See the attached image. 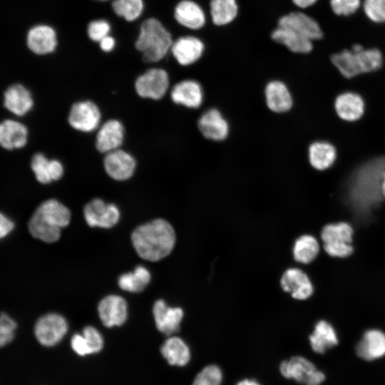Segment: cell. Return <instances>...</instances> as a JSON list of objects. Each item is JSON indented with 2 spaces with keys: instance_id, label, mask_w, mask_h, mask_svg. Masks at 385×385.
I'll use <instances>...</instances> for the list:
<instances>
[{
  "instance_id": "obj_34",
  "label": "cell",
  "mask_w": 385,
  "mask_h": 385,
  "mask_svg": "<svg viewBox=\"0 0 385 385\" xmlns=\"http://www.w3.org/2000/svg\"><path fill=\"white\" fill-rule=\"evenodd\" d=\"M331 59L333 64L346 78H352L361 73L356 54L351 49L335 53Z\"/></svg>"
},
{
  "instance_id": "obj_43",
  "label": "cell",
  "mask_w": 385,
  "mask_h": 385,
  "mask_svg": "<svg viewBox=\"0 0 385 385\" xmlns=\"http://www.w3.org/2000/svg\"><path fill=\"white\" fill-rule=\"evenodd\" d=\"M323 247L326 253L332 257L345 258L354 252L352 244L347 242L323 244Z\"/></svg>"
},
{
  "instance_id": "obj_33",
  "label": "cell",
  "mask_w": 385,
  "mask_h": 385,
  "mask_svg": "<svg viewBox=\"0 0 385 385\" xmlns=\"http://www.w3.org/2000/svg\"><path fill=\"white\" fill-rule=\"evenodd\" d=\"M210 5L212 21L217 26L232 22L237 14L236 0H211Z\"/></svg>"
},
{
  "instance_id": "obj_27",
  "label": "cell",
  "mask_w": 385,
  "mask_h": 385,
  "mask_svg": "<svg viewBox=\"0 0 385 385\" xmlns=\"http://www.w3.org/2000/svg\"><path fill=\"white\" fill-rule=\"evenodd\" d=\"M271 37L294 53H307L313 47L312 41L287 28L277 26L272 31Z\"/></svg>"
},
{
  "instance_id": "obj_12",
  "label": "cell",
  "mask_w": 385,
  "mask_h": 385,
  "mask_svg": "<svg viewBox=\"0 0 385 385\" xmlns=\"http://www.w3.org/2000/svg\"><path fill=\"white\" fill-rule=\"evenodd\" d=\"M153 314L158 330L168 336L180 329V324L184 315L183 310L180 307H168L163 299H158L155 302Z\"/></svg>"
},
{
  "instance_id": "obj_46",
  "label": "cell",
  "mask_w": 385,
  "mask_h": 385,
  "mask_svg": "<svg viewBox=\"0 0 385 385\" xmlns=\"http://www.w3.org/2000/svg\"><path fill=\"white\" fill-rule=\"evenodd\" d=\"M101 48L106 52L111 51L115 45V39L111 36H107L99 41Z\"/></svg>"
},
{
  "instance_id": "obj_7",
  "label": "cell",
  "mask_w": 385,
  "mask_h": 385,
  "mask_svg": "<svg viewBox=\"0 0 385 385\" xmlns=\"http://www.w3.org/2000/svg\"><path fill=\"white\" fill-rule=\"evenodd\" d=\"M83 215L90 227L111 228L118 223L120 211L115 205L95 198L85 205Z\"/></svg>"
},
{
  "instance_id": "obj_15",
  "label": "cell",
  "mask_w": 385,
  "mask_h": 385,
  "mask_svg": "<svg viewBox=\"0 0 385 385\" xmlns=\"http://www.w3.org/2000/svg\"><path fill=\"white\" fill-rule=\"evenodd\" d=\"M359 357L373 361L385 356V333L378 329L366 330L356 346Z\"/></svg>"
},
{
  "instance_id": "obj_18",
  "label": "cell",
  "mask_w": 385,
  "mask_h": 385,
  "mask_svg": "<svg viewBox=\"0 0 385 385\" xmlns=\"http://www.w3.org/2000/svg\"><path fill=\"white\" fill-rule=\"evenodd\" d=\"M170 97L177 104L197 108L203 101V91L201 85L196 81L184 80L174 86Z\"/></svg>"
},
{
  "instance_id": "obj_11",
  "label": "cell",
  "mask_w": 385,
  "mask_h": 385,
  "mask_svg": "<svg viewBox=\"0 0 385 385\" xmlns=\"http://www.w3.org/2000/svg\"><path fill=\"white\" fill-rule=\"evenodd\" d=\"M278 26L291 29L311 41L322 37L319 24L311 16L299 11L282 16L278 21Z\"/></svg>"
},
{
  "instance_id": "obj_6",
  "label": "cell",
  "mask_w": 385,
  "mask_h": 385,
  "mask_svg": "<svg viewBox=\"0 0 385 385\" xmlns=\"http://www.w3.org/2000/svg\"><path fill=\"white\" fill-rule=\"evenodd\" d=\"M169 76L162 68H151L139 76L135 83V88L142 98L159 100L169 87Z\"/></svg>"
},
{
  "instance_id": "obj_4",
  "label": "cell",
  "mask_w": 385,
  "mask_h": 385,
  "mask_svg": "<svg viewBox=\"0 0 385 385\" xmlns=\"http://www.w3.org/2000/svg\"><path fill=\"white\" fill-rule=\"evenodd\" d=\"M279 371L285 378L305 385H320L325 379L324 374L317 370L312 362L299 356L282 362Z\"/></svg>"
},
{
  "instance_id": "obj_49",
  "label": "cell",
  "mask_w": 385,
  "mask_h": 385,
  "mask_svg": "<svg viewBox=\"0 0 385 385\" xmlns=\"http://www.w3.org/2000/svg\"><path fill=\"white\" fill-rule=\"evenodd\" d=\"M381 194L385 197V173L382 174V183L381 185Z\"/></svg>"
},
{
  "instance_id": "obj_16",
  "label": "cell",
  "mask_w": 385,
  "mask_h": 385,
  "mask_svg": "<svg viewBox=\"0 0 385 385\" xmlns=\"http://www.w3.org/2000/svg\"><path fill=\"white\" fill-rule=\"evenodd\" d=\"M124 138V128L118 120L106 121L100 128L96 135V147L103 153L120 148Z\"/></svg>"
},
{
  "instance_id": "obj_17",
  "label": "cell",
  "mask_w": 385,
  "mask_h": 385,
  "mask_svg": "<svg viewBox=\"0 0 385 385\" xmlns=\"http://www.w3.org/2000/svg\"><path fill=\"white\" fill-rule=\"evenodd\" d=\"M170 51L179 64L189 66L202 56L204 44L197 37L183 36L173 41Z\"/></svg>"
},
{
  "instance_id": "obj_3",
  "label": "cell",
  "mask_w": 385,
  "mask_h": 385,
  "mask_svg": "<svg viewBox=\"0 0 385 385\" xmlns=\"http://www.w3.org/2000/svg\"><path fill=\"white\" fill-rule=\"evenodd\" d=\"M170 33L155 18L144 21L140 26L135 48L142 53L145 62L153 63L163 59L173 44Z\"/></svg>"
},
{
  "instance_id": "obj_5",
  "label": "cell",
  "mask_w": 385,
  "mask_h": 385,
  "mask_svg": "<svg viewBox=\"0 0 385 385\" xmlns=\"http://www.w3.org/2000/svg\"><path fill=\"white\" fill-rule=\"evenodd\" d=\"M68 331L66 319L56 313L41 317L34 326V334L43 346L50 347L59 343Z\"/></svg>"
},
{
  "instance_id": "obj_21",
  "label": "cell",
  "mask_w": 385,
  "mask_h": 385,
  "mask_svg": "<svg viewBox=\"0 0 385 385\" xmlns=\"http://www.w3.org/2000/svg\"><path fill=\"white\" fill-rule=\"evenodd\" d=\"M174 16L178 24L190 29H199L205 24L204 11L191 0L180 1L175 8Z\"/></svg>"
},
{
  "instance_id": "obj_1",
  "label": "cell",
  "mask_w": 385,
  "mask_h": 385,
  "mask_svg": "<svg viewBox=\"0 0 385 385\" xmlns=\"http://www.w3.org/2000/svg\"><path fill=\"white\" fill-rule=\"evenodd\" d=\"M131 241L141 258L155 262L172 252L175 234L170 222L159 218L136 227L131 235Z\"/></svg>"
},
{
  "instance_id": "obj_40",
  "label": "cell",
  "mask_w": 385,
  "mask_h": 385,
  "mask_svg": "<svg viewBox=\"0 0 385 385\" xmlns=\"http://www.w3.org/2000/svg\"><path fill=\"white\" fill-rule=\"evenodd\" d=\"M111 31L110 24L103 19L92 21L87 29L88 37L93 41L99 42L109 35Z\"/></svg>"
},
{
  "instance_id": "obj_2",
  "label": "cell",
  "mask_w": 385,
  "mask_h": 385,
  "mask_svg": "<svg viewBox=\"0 0 385 385\" xmlns=\"http://www.w3.org/2000/svg\"><path fill=\"white\" fill-rule=\"evenodd\" d=\"M71 214L70 210L55 199L43 202L35 210L29 222L31 235L45 242L58 240L61 229L68 225Z\"/></svg>"
},
{
  "instance_id": "obj_29",
  "label": "cell",
  "mask_w": 385,
  "mask_h": 385,
  "mask_svg": "<svg viewBox=\"0 0 385 385\" xmlns=\"http://www.w3.org/2000/svg\"><path fill=\"white\" fill-rule=\"evenodd\" d=\"M308 155L311 165L317 170H323L334 163L336 150L330 143L317 141L310 145Z\"/></svg>"
},
{
  "instance_id": "obj_22",
  "label": "cell",
  "mask_w": 385,
  "mask_h": 385,
  "mask_svg": "<svg viewBox=\"0 0 385 385\" xmlns=\"http://www.w3.org/2000/svg\"><path fill=\"white\" fill-rule=\"evenodd\" d=\"M266 103L274 113H284L292 106V95L287 86L280 81H272L265 88Z\"/></svg>"
},
{
  "instance_id": "obj_42",
  "label": "cell",
  "mask_w": 385,
  "mask_h": 385,
  "mask_svg": "<svg viewBox=\"0 0 385 385\" xmlns=\"http://www.w3.org/2000/svg\"><path fill=\"white\" fill-rule=\"evenodd\" d=\"M332 11L337 15L348 16L359 8L361 0H330Z\"/></svg>"
},
{
  "instance_id": "obj_45",
  "label": "cell",
  "mask_w": 385,
  "mask_h": 385,
  "mask_svg": "<svg viewBox=\"0 0 385 385\" xmlns=\"http://www.w3.org/2000/svg\"><path fill=\"white\" fill-rule=\"evenodd\" d=\"M14 228V222L0 212V240L6 237Z\"/></svg>"
},
{
  "instance_id": "obj_28",
  "label": "cell",
  "mask_w": 385,
  "mask_h": 385,
  "mask_svg": "<svg viewBox=\"0 0 385 385\" xmlns=\"http://www.w3.org/2000/svg\"><path fill=\"white\" fill-rule=\"evenodd\" d=\"M335 109L341 118L349 121L355 120L364 113V102L356 93H344L337 98Z\"/></svg>"
},
{
  "instance_id": "obj_35",
  "label": "cell",
  "mask_w": 385,
  "mask_h": 385,
  "mask_svg": "<svg viewBox=\"0 0 385 385\" xmlns=\"http://www.w3.org/2000/svg\"><path fill=\"white\" fill-rule=\"evenodd\" d=\"M351 50L356 53L361 73L374 71L381 66L383 58L379 50L364 49L359 44L353 46Z\"/></svg>"
},
{
  "instance_id": "obj_38",
  "label": "cell",
  "mask_w": 385,
  "mask_h": 385,
  "mask_svg": "<svg viewBox=\"0 0 385 385\" xmlns=\"http://www.w3.org/2000/svg\"><path fill=\"white\" fill-rule=\"evenodd\" d=\"M16 328L15 320L6 313H0V348L14 339Z\"/></svg>"
},
{
  "instance_id": "obj_26",
  "label": "cell",
  "mask_w": 385,
  "mask_h": 385,
  "mask_svg": "<svg viewBox=\"0 0 385 385\" xmlns=\"http://www.w3.org/2000/svg\"><path fill=\"white\" fill-rule=\"evenodd\" d=\"M162 356L172 366H183L190 360V350L180 337L168 338L160 347Z\"/></svg>"
},
{
  "instance_id": "obj_39",
  "label": "cell",
  "mask_w": 385,
  "mask_h": 385,
  "mask_svg": "<svg viewBox=\"0 0 385 385\" xmlns=\"http://www.w3.org/2000/svg\"><path fill=\"white\" fill-rule=\"evenodd\" d=\"M364 11L374 22H385V0H364Z\"/></svg>"
},
{
  "instance_id": "obj_19",
  "label": "cell",
  "mask_w": 385,
  "mask_h": 385,
  "mask_svg": "<svg viewBox=\"0 0 385 385\" xmlns=\"http://www.w3.org/2000/svg\"><path fill=\"white\" fill-rule=\"evenodd\" d=\"M27 45L36 54L44 55L51 53L57 46L56 34L49 26H36L28 33Z\"/></svg>"
},
{
  "instance_id": "obj_48",
  "label": "cell",
  "mask_w": 385,
  "mask_h": 385,
  "mask_svg": "<svg viewBox=\"0 0 385 385\" xmlns=\"http://www.w3.org/2000/svg\"><path fill=\"white\" fill-rule=\"evenodd\" d=\"M236 385H260L257 381L253 379H244L239 381Z\"/></svg>"
},
{
  "instance_id": "obj_37",
  "label": "cell",
  "mask_w": 385,
  "mask_h": 385,
  "mask_svg": "<svg viewBox=\"0 0 385 385\" xmlns=\"http://www.w3.org/2000/svg\"><path fill=\"white\" fill-rule=\"evenodd\" d=\"M222 373L216 365H208L202 369L196 376L192 385H220Z\"/></svg>"
},
{
  "instance_id": "obj_25",
  "label": "cell",
  "mask_w": 385,
  "mask_h": 385,
  "mask_svg": "<svg viewBox=\"0 0 385 385\" xmlns=\"http://www.w3.org/2000/svg\"><path fill=\"white\" fill-rule=\"evenodd\" d=\"M312 350L318 354H324L327 350L339 343L337 332L334 327L326 320L319 321L309 336Z\"/></svg>"
},
{
  "instance_id": "obj_10",
  "label": "cell",
  "mask_w": 385,
  "mask_h": 385,
  "mask_svg": "<svg viewBox=\"0 0 385 385\" xmlns=\"http://www.w3.org/2000/svg\"><path fill=\"white\" fill-rule=\"evenodd\" d=\"M98 312L105 327L120 326L127 319L128 304L120 296L108 295L99 302Z\"/></svg>"
},
{
  "instance_id": "obj_44",
  "label": "cell",
  "mask_w": 385,
  "mask_h": 385,
  "mask_svg": "<svg viewBox=\"0 0 385 385\" xmlns=\"http://www.w3.org/2000/svg\"><path fill=\"white\" fill-rule=\"evenodd\" d=\"M72 349L79 356L91 354L90 348L83 334H76L71 339Z\"/></svg>"
},
{
  "instance_id": "obj_47",
  "label": "cell",
  "mask_w": 385,
  "mask_h": 385,
  "mask_svg": "<svg viewBox=\"0 0 385 385\" xmlns=\"http://www.w3.org/2000/svg\"><path fill=\"white\" fill-rule=\"evenodd\" d=\"M293 3L299 8H307L314 5L317 0H292Z\"/></svg>"
},
{
  "instance_id": "obj_24",
  "label": "cell",
  "mask_w": 385,
  "mask_h": 385,
  "mask_svg": "<svg viewBox=\"0 0 385 385\" xmlns=\"http://www.w3.org/2000/svg\"><path fill=\"white\" fill-rule=\"evenodd\" d=\"M26 127L16 120H5L0 123V145L7 150L21 148L27 142Z\"/></svg>"
},
{
  "instance_id": "obj_23",
  "label": "cell",
  "mask_w": 385,
  "mask_h": 385,
  "mask_svg": "<svg viewBox=\"0 0 385 385\" xmlns=\"http://www.w3.org/2000/svg\"><path fill=\"white\" fill-rule=\"evenodd\" d=\"M4 104L7 110L21 116L31 109L34 101L29 90L22 85L15 84L5 91Z\"/></svg>"
},
{
  "instance_id": "obj_41",
  "label": "cell",
  "mask_w": 385,
  "mask_h": 385,
  "mask_svg": "<svg viewBox=\"0 0 385 385\" xmlns=\"http://www.w3.org/2000/svg\"><path fill=\"white\" fill-rule=\"evenodd\" d=\"M82 334L90 348L91 354L101 351L103 347V339L101 334L95 327L92 326L85 327Z\"/></svg>"
},
{
  "instance_id": "obj_32",
  "label": "cell",
  "mask_w": 385,
  "mask_h": 385,
  "mask_svg": "<svg viewBox=\"0 0 385 385\" xmlns=\"http://www.w3.org/2000/svg\"><path fill=\"white\" fill-rule=\"evenodd\" d=\"M354 229L346 222L329 223L324 226L321 232L323 244L352 243Z\"/></svg>"
},
{
  "instance_id": "obj_30",
  "label": "cell",
  "mask_w": 385,
  "mask_h": 385,
  "mask_svg": "<svg viewBox=\"0 0 385 385\" xmlns=\"http://www.w3.org/2000/svg\"><path fill=\"white\" fill-rule=\"evenodd\" d=\"M151 279L150 272L143 266H137L133 272L121 274L118 280L119 287L129 292H140Z\"/></svg>"
},
{
  "instance_id": "obj_8",
  "label": "cell",
  "mask_w": 385,
  "mask_h": 385,
  "mask_svg": "<svg viewBox=\"0 0 385 385\" xmlns=\"http://www.w3.org/2000/svg\"><path fill=\"white\" fill-rule=\"evenodd\" d=\"M101 118L98 107L92 101H83L72 106L68 121L70 125L77 130L91 132L99 125Z\"/></svg>"
},
{
  "instance_id": "obj_13",
  "label": "cell",
  "mask_w": 385,
  "mask_h": 385,
  "mask_svg": "<svg viewBox=\"0 0 385 385\" xmlns=\"http://www.w3.org/2000/svg\"><path fill=\"white\" fill-rule=\"evenodd\" d=\"M281 287L296 299L304 300L312 296L313 285L307 274L298 268L287 270L281 278Z\"/></svg>"
},
{
  "instance_id": "obj_36",
  "label": "cell",
  "mask_w": 385,
  "mask_h": 385,
  "mask_svg": "<svg viewBox=\"0 0 385 385\" xmlns=\"http://www.w3.org/2000/svg\"><path fill=\"white\" fill-rule=\"evenodd\" d=\"M143 0H114L112 3L113 11L128 21L137 19L143 10Z\"/></svg>"
},
{
  "instance_id": "obj_31",
  "label": "cell",
  "mask_w": 385,
  "mask_h": 385,
  "mask_svg": "<svg viewBox=\"0 0 385 385\" xmlns=\"http://www.w3.org/2000/svg\"><path fill=\"white\" fill-rule=\"evenodd\" d=\"M319 244L311 235H304L297 238L293 248L294 260L302 264H309L316 259L319 252Z\"/></svg>"
},
{
  "instance_id": "obj_20",
  "label": "cell",
  "mask_w": 385,
  "mask_h": 385,
  "mask_svg": "<svg viewBox=\"0 0 385 385\" xmlns=\"http://www.w3.org/2000/svg\"><path fill=\"white\" fill-rule=\"evenodd\" d=\"M31 169L36 180L43 184L59 180L63 174V167L57 160H49L43 153H36L31 159Z\"/></svg>"
},
{
  "instance_id": "obj_9",
  "label": "cell",
  "mask_w": 385,
  "mask_h": 385,
  "mask_svg": "<svg viewBox=\"0 0 385 385\" xmlns=\"http://www.w3.org/2000/svg\"><path fill=\"white\" fill-rule=\"evenodd\" d=\"M103 165L107 174L115 180H125L133 175L136 163L134 158L120 148L106 154Z\"/></svg>"
},
{
  "instance_id": "obj_14",
  "label": "cell",
  "mask_w": 385,
  "mask_h": 385,
  "mask_svg": "<svg viewBox=\"0 0 385 385\" xmlns=\"http://www.w3.org/2000/svg\"><path fill=\"white\" fill-rule=\"evenodd\" d=\"M197 126L202 135L212 140H222L229 133L227 121L215 108L203 113L198 120Z\"/></svg>"
},
{
  "instance_id": "obj_50",
  "label": "cell",
  "mask_w": 385,
  "mask_h": 385,
  "mask_svg": "<svg viewBox=\"0 0 385 385\" xmlns=\"http://www.w3.org/2000/svg\"><path fill=\"white\" fill-rule=\"evenodd\" d=\"M98 1H106V0H98Z\"/></svg>"
}]
</instances>
